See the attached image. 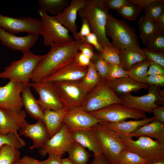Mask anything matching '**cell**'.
Returning <instances> with one entry per match:
<instances>
[{
    "label": "cell",
    "mask_w": 164,
    "mask_h": 164,
    "mask_svg": "<svg viewBox=\"0 0 164 164\" xmlns=\"http://www.w3.org/2000/svg\"><path fill=\"white\" fill-rule=\"evenodd\" d=\"M156 22L159 30L161 32H164V12L159 17Z\"/></svg>",
    "instance_id": "56"
},
{
    "label": "cell",
    "mask_w": 164,
    "mask_h": 164,
    "mask_svg": "<svg viewBox=\"0 0 164 164\" xmlns=\"http://www.w3.org/2000/svg\"><path fill=\"white\" fill-rule=\"evenodd\" d=\"M92 62L101 80H106L108 74V63L101 56L100 53H96Z\"/></svg>",
    "instance_id": "42"
},
{
    "label": "cell",
    "mask_w": 164,
    "mask_h": 164,
    "mask_svg": "<svg viewBox=\"0 0 164 164\" xmlns=\"http://www.w3.org/2000/svg\"><path fill=\"white\" fill-rule=\"evenodd\" d=\"M24 85L22 82L10 80L0 86V108L16 112L22 110L21 93Z\"/></svg>",
    "instance_id": "13"
},
{
    "label": "cell",
    "mask_w": 164,
    "mask_h": 164,
    "mask_svg": "<svg viewBox=\"0 0 164 164\" xmlns=\"http://www.w3.org/2000/svg\"><path fill=\"white\" fill-rule=\"evenodd\" d=\"M107 7L117 11L123 6L129 3V0H104Z\"/></svg>",
    "instance_id": "47"
},
{
    "label": "cell",
    "mask_w": 164,
    "mask_h": 164,
    "mask_svg": "<svg viewBox=\"0 0 164 164\" xmlns=\"http://www.w3.org/2000/svg\"><path fill=\"white\" fill-rule=\"evenodd\" d=\"M53 83L59 100L64 108L70 110L81 107L87 93L79 81Z\"/></svg>",
    "instance_id": "10"
},
{
    "label": "cell",
    "mask_w": 164,
    "mask_h": 164,
    "mask_svg": "<svg viewBox=\"0 0 164 164\" xmlns=\"http://www.w3.org/2000/svg\"><path fill=\"white\" fill-rule=\"evenodd\" d=\"M91 128L99 141L102 153L112 164H114L120 153L126 149L120 137L99 122Z\"/></svg>",
    "instance_id": "8"
},
{
    "label": "cell",
    "mask_w": 164,
    "mask_h": 164,
    "mask_svg": "<svg viewBox=\"0 0 164 164\" xmlns=\"http://www.w3.org/2000/svg\"><path fill=\"white\" fill-rule=\"evenodd\" d=\"M149 162L137 154L125 149L120 153L114 164H146Z\"/></svg>",
    "instance_id": "35"
},
{
    "label": "cell",
    "mask_w": 164,
    "mask_h": 164,
    "mask_svg": "<svg viewBox=\"0 0 164 164\" xmlns=\"http://www.w3.org/2000/svg\"><path fill=\"white\" fill-rule=\"evenodd\" d=\"M27 114L23 110L16 112L0 108V134L10 133L20 136L17 131L25 124Z\"/></svg>",
    "instance_id": "17"
},
{
    "label": "cell",
    "mask_w": 164,
    "mask_h": 164,
    "mask_svg": "<svg viewBox=\"0 0 164 164\" xmlns=\"http://www.w3.org/2000/svg\"><path fill=\"white\" fill-rule=\"evenodd\" d=\"M80 40L91 44L100 53L102 50V46L99 43L96 36L92 32L87 36L83 38Z\"/></svg>",
    "instance_id": "46"
},
{
    "label": "cell",
    "mask_w": 164,
    "mask_h": 164,
    "mask_svg": "<svg viewBox=\"0 0 164 164\" xmlns=\"http://www.w3.org/2000/svg\"><path fill=\"white\" fill-rule=\"evenodd\" d=\"M145 84L148 86L164 87V75H150L147 76Z\"/></svg>",
    "instance_id": "44"
},
{
    "label": "cell",
    "mask_w": 164,
    "mask_h": 164,
    "mask_svg": "<svg viewBox=\"0 0 164 164\" xmlns=\"http://www.w3.org/2000/svg\"><path fill=\"white\" fill-rule=\"evenodd\" d=\"M120 50L112 45L104 46L100 54L108 63L121 65L120 59Z\"/></svg>",
    "instance_id": "37"
},
{
    "label": "cell",
    "mask_w": 164,
    "mask_h": 164,
    "mask_svg": "<svg viewBox=\"0 0 164 164\" xmlns=\"http://www.w3.org/2000/svg\"><path fill=\"white\" fill-rule=\"evenodd\" d=\"M73 61L79 66L84 67H87L92 62L90 59L80 52L76 54Z\"/></svg>",
    "instance_id": "48"
},
{
    "label": "cell",
    "mask_w": 164,
    "mask_h": 164,
    "mask_svg": "<svg viewBox=\"0 0 164 164\" xmlns=\"http://www.w3.org/2000/svg\"><path fill=\"white\" fill-rule=\"evenodd\" d=\"M108 11L104 0H86L85 6L78 11L81 19L88 22L91 32L96 35L102 47L112 45L105 32Z\"/></svg>",
    "instance_id": "2"
},
{
    "label": "cell",
    "mask_w": 164,
    "mask_h": 164,
    "mask_svg": "<svg viewBox=\"0 0 164 164\" xmlns=\"http://www.w3.org/2000/svg\"><path fill=\"white\" fill-rule=\"evenodd\" d=\"M122 102L119 97L113 91L109 82L103 80L87 93L81 108L84 111L90 113Z\"/></svg>",
    "instance_id": "5"
},
{
    "label": "cell",
    "mask_w": 164,
    "mask_h": 164,
    "mask_svg": "<svg viewBox=\"0 0 164 164\" xmlns=\"http://www.w3.org/2000/svg\"><path fill=\"white\" fill-rule=\"evenodd\" d=\"M62 164H75L68 158L61 159Z\"/></svg>",
    "instance_id": "57"
},
{
    "label": "cell",
    "mask_w": 164,
    "mask_h": 164,
    "mask_svg": "<svg viewBox=\"0 0 164 164\" xmlns=\"http://www.w3.org/2000/svg\"><path fill=\"white\" fill-rule=\"evenodd\" d=\"M30 87L24 85L21 93L25 111L30 116L37 121L43 120L44 111L38 100L35 98L32 93Z\"/></svg>",
    "instance_id": "27"
},
{
    "label": "cell",
    "mask_w": 164,
    "mask_h": 164,
    "mask_svg": "<svg viewBox=\"0 0 164 164\" xmlns=\"http://www.w3.org/2000/svg\"><path fill=\"white\" fill-rule=\"evenodd\" d=\"M87 67L80 66L73 60L42 81L55 82L80 81L86 75Z\"/></svg>",
    "instance_id": "21"
},
{
    "label": "cell",
    "mask_w": 164,
    "mask_h": 164,
    "mask_svg": "<svg viewBox=\"0 0 164 164\" xmlns=\"http://www.w3.org/2000/svg\"><path fill=\"white\" fill-rule=\"evenodd\" d=\"M137 24L140 38L145 46L155 35L161 32L159 30L156 21L145 15L140 18Z\"/></svg>",
    "instance_id": "29"
},
{
    "label": "cell",
    "mask_w": 164,
    "mask_h": 164,
    "mask_svg": "<svg viewBox=\"0 0 164 164\" xmlns=\"http://www.w3.org/2000/svg\"><path fill=\"white\" fill-rule=\"evenodd\" d=\"M30 87L39 94L38 102L43 111L47 110H57L64 107L60 101L52 82H31Z\"/></svg>",
    "instance_id": "15"
},
{
    "label": "cell",
    "mask_w": 164,
    "mask_h": 164,
    "mask_svg": "<svg viewBox=\"0 0 164 164\" xmlns=\"http://www.w3.org/2000/svg\"><path fill=\"white\" fill-rule=\"evenodd\" d=\"M154 120L155 118L153 117L118 123L104 121H100L99 123L112 130L119 136H123L133 132L140 127Z\"/></svg>",
    "instance_id": "24"
},
{
    "label": "cell",
    "mask_w": 164,
    "mask_h": 164,
    "mask_svg": "<svg viewBox=\"0 0 164 164\" xmlns=\"http://www.w3.org/2000/svg\"><path fill=\"white\" fill-rule=\"evenodd\" d=\"M48 158L41 161L43 164H62L61 157L53 153L48 154Z\"/></svg>",
    "instance_id": "52"
},
{
    "label": "cell",
    "mask_w": 164,
    "mask_h": 164,
    "mask_svg": "<svg viewBox=\"0 0 164 164\" xmlns=\"http://www.w3.org/2000/svg\"><path fill=\"white\" fill-rule=\"evenodd\" d=\"M89 113L101 121L114 123L125 121L129 118L138 120L147 117L145 113L121 104H113Z\"/></svg>",
    "instance_id": "11"
},
{
    "label": "cell",
    "mask_w": 164,
    "mask_h": 164,
    "mask_svg": "<svg viewBox=\"0 0 164 164\" xmlns=\"http://www.w3.org/2000/svg\"><path fill=\"white\" fill-rule=\"evenodd\" d=\"M11 145L19 150L25 146L26 143L20 136H18L14 133L0 134V150L3 145Z\"/></svg>",
    "instance_id": "38"
},
{
    "label": "cell",
    "mask_w": 164,
    "mask_h": 164,
    "mask_svg": "<svg viewBox=\"0 0 164 164\" xmlns=\"http://www.w3.org/2000/svg\"><path fill=\"white\" fill-rule=\"evenodd\" d=\"M144 50L146 57L151 62L164 67V52L153 51L145 48Z\"/></svg>",
    "instance_id": "43"
},
{
    "label": "cell",
    "mask_w": 164,
    "mask_h": 164,
    "mask_svg": "<svg viewBox=\"0 0 164 164\" xmlns=\"http://www.w3.org/2000/svg\"><path fill=\"white\" fill-rule=\"evenodd\" d=\"M86 4V0H72L70 4L59 15L54 16L56 19L70 31L75 40H79L76 23L77 12Z\"/></svg>",
    "instance_id": "18"
},
{
    "label": "cell",
    "mask_w": 164,
    "mask_h": 164,
    "mask_svg": "<svg viewBox=\"0 0 164 164\" xmlns=\"http://www.w3.org/2000/svg\"><path fill=\"white\" fill-rule=\"evenodd\" d=\"M13 164H25L21 162L19 160L15 162Z\"/></svg>",
    "instance_id": "59"
},
{
    "label": "cell",
    "mask_w": 164,
    "mask_h": 164,
    "mask_svg": "<svg viewBox=\"0 0 164 164\" xmlns=\"http://www.w3.org/2000/svg\"><path fill=\"white\" fill-rule=\"evenodd\" d=\"M73 141L72 132L69 131L66 125L63 123L60 129L39 149L38 152L42 156L47 154L53 153L62 157Z\"/></svg>",
    "instance_id": "14"
},
{
    "label": "cell",
    "mask_w": 164,
    "mask_h": 164,
    "mask_svg": "<svg viewBox=\"0 0 164 164\" xmlns=\"http://www.w3.org/2000/svg\"><path fill=\"white\" fill-rule=\"evenodd\" d=\"M142 10L138 6L130 2L117 11L125 19L134 20L139 15Z\"/></svg>",
    "instance_id": "39"
},
{
    "label": "cell",
    "mask_w": 164,
    "mask_h": 164,
    "mask_svg": "<svg viewBox=\"0 0 164 164\" xmlns=\"http://www.w3.org/2000/svg\"><path fill=\"white\" fill-rule=\"evenodd\" d=\"M150 62L147 59L135 64L128 71V76L136 81L145 84Z\"/></svg>",
    "instance_id": "33"
},
{
    "label": "cell",
    "mask_w": 164,
    "mask_h": 164,
    "mask_svg": "<svg viewBox=\"0 0 164 164\" xmlns=\"http://www.w3.org/2000/svg\"><path fill=\"white\" fill-rule=\"evenodd\" d=\"M90 164H112L102 154L94 155V158Z\"/></svg>",
    "instance_id": "53"
},
{
    "label": "cell",
    "mask_w": 164,
    "mask_h": 164,
    "mask_svg": "<svg viewBox=\"0 0 164 164\" xmlns=\"http://www.w3.org/2000/svg\"><path fill=\"white\" fill-rule=\"evenodd\" d=\"M120 59L124 69L128 71L135 64L148 59L139 46L120 50Z\"/></svg>",
    "instance_id": "28"
},
{
    "label": "cell",
    "mask_w": 164,
    "mask_h": 164,
    "mask_svg": "<svg viewBox=\"0 0 164 164\" xmlns=\"http://www.w3.org/2000/svg\"><path fill=\"white\" fill-rule=\"evenodd\" d=\"M81 40H75L67 45H53L43 55L33 73L32 82L42 81L56 71L72 61L78 52Z\"/></svg>",
    "instance_id": "1"
},
{
    "label": "cell",
    "mask_w": 164,
    "mask_h": 164,
    "mask_svg": "<svg viewBox=\"0 0 164 164\" xmlns=\"http://www.w3.org/2000/svg\"><path fill=\"white\" fill-rule=\"evenodd\" d=\"M130 2L140 7L142 10L144 9L153 0H129Z\"/></svg>",
    "instance_id": "55"
},
{
    "label": "cell",
    "mask_w": 164,
    "mask_h": 164,
    "mask_svg": "<svg viewBox=\"0 0 164 164\" xmlns=\"http://www.w3.org/2000/svg\"><path fill=\"white\" fill-rule=\"evenodd\" d=\"M101 80L93 63L91 62L87 67L86 74L79 81L84 89L88 93L94 88Z\"/></svg>",
    "instance_id": "32"
},
{
    "label": "cell",
    "mask_w": 164,
    "mask_h": 164,
    "mask_svg": "<svg viewBox=\"0 0 164 164\" xmlns=\"http://www.w3.org/2000/svg\"><path fill=\"white\" fill-rule=\"evenodd\" d=\"M105 32L106 36L112 40V45L120 50L139 46L134 28L125 20L118 19L109 13Z\"/></svg>",
    "instance_id": "3"
},
{
    "label": "cell",
    "mask_w": 164,
    "mask_h": 164,
    "mask_svg": "<svg viewBox=\"0 0 164 164\" xmlns=\"http://www.w3.org/2000/svg\"><path fill=\"white\" fill-rule=\"evenodd\" d=\"M19 136L23 135L30 138L32 144L29 149L32 150L41 148L49 139L46 126L43 120L37 121L34 124L27 123L19 130Z\"/></svg>",
    "instance_id": "20"
},
{
    "label": "cell",
    "mask_w": 164,
    "mask_h": 164,
    "mask_svg": "<svg viewBox=\"0 0 164 164\" xmlns=\"http://www.w3.org/2000/svg\"><path fill=\"white\" fill-rule=\"evenodd\" d=\"M0 28L13 34L25 32L41 35L43 32L41 19L28 16L14 18L0 14Z\"/></svg>",
    "instance_id": "12"
},
{
    "label": "cell",
    "mask_w": 164,
    "mask_h": 164,
    "mask_svg": "<svg viewBox=\"0 0 164 164\" xmlns=\"http://www.w3.org/2000/svg\"><path fill=\"white\" fill-rule=\"evenodd\" d=\"M79 50L92 61L95 57L96 53L94 52V47L91 44L81 41Z\"/></svg>",
    "instance_id": "45"
},
{
    "label": "cell",
    "mask_w": 164,
    "mask_h": 164,
    "mask_svg": "<svg viewBox=\"0 0 164 164\" xmlns=\"http://www.w3.org/2000/svg\"><path fill=\"white\" fill-rule=\"evenodd\" d=\"M81 26L79 32H78V36L80 40L87 36L91 32L89 25L85 19H82Z\"/></svg>",
    "instance_id": "50"
},
{
    "label": "cell",
    "mask_w": 164,
    "mask_h": 164,
    "mask_svg": "<svg viewBox=\"0 0 164 164\" xmlns=\"http://www.w3.org/2000/svg\"><path fill=\"white\" fill-rule=\"evenodd\" d=\"M147 94L140 96H134L131 94L119 97L122 104L131 108L151 113L158 107L157 103H163L164 90L159 87L149 86Z\"/></svg>",
    "instance_id": "9"
},
{
    "label": "cell",
    "mask_w": 164,
    "mask_h": 164,
    "mask_svg": "<svg viewBox=\"0 0 164 164\" xmlns=\"http://www.w3.org/2000/svg\"><path fill=\"white\" fill-rule=\"evenodd\" d=\"M127 76L128 71L125 70L121 65L108 63L107 76L106 80L108 82Z\"/></svg>",
    "instance_id": "41"
},
{
    "label": "cell",
    "mask_w": 164,
    "mask_h": 164,
    "mask_svg": "<svg viewBox=\"0 0 164 164\" xmlns=\"http://www.w3.org/2000/svg\"><path fill=\"white\" fill-rule=\"evenodd\" d=\"M147 75V76L150 75H164V67L151 62Z\"/></svg>",
    "instance_id": "49"
},
{
    "label": "cell",
    "mask_w": 164,
    "mask_h": 164,
    "mask_svg": "<svg viewBox=\"0 0 164 164\" xmlns=\"http://www.w3.org/2000/svg\"><path fill=\"white\" fill-rule=\"evenodd\" d=\"M108 82L113 91L120 96L131 94L132 92H137L142 89H147L149 87L148 85L136 81L128 76Z\"/></svg>",
    "instance_id": "23"
},
{
    "label": "cell",
    "mask_w": 164,
    "mask_h": 164,
    "mask_svg": "<svg viewBox=\"0 0 164 164\" xmlns=\"http://www.w3.org/2000/svg\"><path fill=\"white\" fill-rule=\"evenodd\" d=\"M125 149L134 152L149 162L164 158V147L158 141L145 136L136 140L126 136H119Z\"/></svg>",
    "instance_id": "7"
},
{
    "label": "cell",
    "mask_w": 164,
    "mask_h": 164,
    "mask_svg": "<svg viewBox=\"0 0 164 164\" xmlns=\"http://www.w3.org/2000/svg\"><path fill=\"white\" fill-rule=\"evenodd\" d=\"M100 121L81 107H77L69 110L64 117L63 123L72 132L76 130L91 128Z\"/></svg>",
    "instance_id": "16"
},
{
    "label": "cell",
    "mask_w": 164,
    "mask_h": 164,
    "mask_svg": "<svg viewBox=\"0 0 164 164\" xmlns=\"http://www.w3.org/2000/svg\"><path fill=\"white\" fill-rule=\"evenodd\" d=\"M19 160L25 164H43L41 161L27 155L24 156Z\"/></svg>",
    "instance_id": "54"
},
{
    "label": "cell",
    "mask_w": 164,
    "mask_h": 164,
    "mask_svg": "<svg viewBox=\"0 0 164 164\" xmlns=\"http://www.w3.org/2000/svg\"><path fill=\"white\" fill-rule=\"evenodd\" d=\"M72 137L74 141L92 152L94 155L102 153L99 141L91 128L74 131Z\"/></svg>",
    "instance_id": "22"
},
{
    "label": "cell",
    "mask_w": 164,
    "mask_h": 164,
    "mask_svg": "<svg viewBox=\"0 0 164 164\" xmlns=\"http://www.w3.org/2000/svg\"><path fill=\"white\" fill-rule=\"evenodd\" d=\"M37 12L42 23L41 35L43 37L44 46L65 45L74 41L75 40L70 35L68 30L58 22L54 16L48 15L46 12L40 9Z\"/></svg>",
    "instance_id": "6"
},
{
    "label": "cell",
    "mask_w": 164,
    "mask_h": 164,
    "mask_svg": "<svg viewBox=\"0 0 164 164\" xmlns=\"http://www.w3.org/2000/svg\"><path fill=\"white\" fill-rule=\"evenodd\" d=\"M39 35L28 34L24 36H18L0 28V41L10 49L20 51L23 54L30 50L36 42Z\"/></svg>",
    "instance_id": "19"
},
{
    "label": "cell",
    "mask_w": 164,
    "mask_h": 164,
    "mask_svg": "<svg viewBox=\"0 0 164 164\" xmlns=\"http://www.w3.org/2000/svg\"><path fill=\"white\" fill-rule=\"evenodd\" d=\"M155 120L164 124V106H158L152 111Z\"/></svg>",
    "instance_id": "51"
},
{
    "label": "cell",
    "mask_w": 164,
    "mask_h": 164,
    "mask_svg": "<svg viewBox=\"0 0 164 164\" xmlns=\"http://www.w3.org/2000/svg\"><path fill=\"white\" fill-rule=\"evenodd\" d=\"M23 54L21 59L13 61L0 73V78L20 82L30 87L33 73L43 55L34 54L30 50Z\"/></svg>",
    "instance_id": "4"
},
{
    "label": "cell",
    "mask_w": 164,
    "mask_h": 164,
    "mask_svg": "<svg viewBox=\"0 0 164 164\" xmlns=\"http://www.w3.org/2000/svg\"><path fill=\"white\" fill-rule=\"evenodd\" d=\"M19 149L9 145H3L0 150V164H13L20 159Z\"/></svg>",
    "instance_id": "34"
},
{
    "label": "cell",
    "mask_w": 164,
    "mask_h": 164,
    "mask_svg": "<svg viewBox=\"0 0 164 164\" xmlns=\"http://www.w3.org/2000/svg\"><path fill=\"white\" fill-rule=\"evenodd\" d=\"M125 136L132 138L141 136L153 138L164 147V124L154 120Z\"/></svg>",
    "instance_id": "26"
},
{
    "label": "cell",
    "mask_w": 164,
    "mask_h": 164,
    "mask_svg": "<svg viewBox=\"0 0 164 164\" xmlns=\"http://www.w3.org/2000/svg\"><path fill=\"white\" fill-rule=\"evenodd\" d=\"M149 50L164 52V32H159L155 35L145 45Z\"/></svg>",
    "instance_id": "40"
},
{
    "label": "cell",
    "mask_w": 164,
    "mask_h": 164,
    "mask_svg": "<svg viewBox=\"0 0 164 164\" xmlns=\"http://www.w3.org/2000/svg\"><path fill=\"white\" fill-rule=\"evenodd\" d=\"M66 152L68 158L75 164H86L90 156L85 148L75 141L71 144Z\"/></svg>",
    "instance_id": "30"
},
{
    "label": "cell",
    "mask_w": 164,
    "mask_h": 164,
    "mask_svg": "<svg viewBox=\"0 0 164 164\" xmlns=\"http://www.w3.org/2000/svg\"><path fill=\"white\" fill-rule=\"evenodd\" d=\"M69 109L64 108L57 110H47L44 111L43 121L50 138L61 128L63 121Z\"/></svg>",
    "instance_id": "25"
},
{
    "label": "cell",
    "mask_w": 164,
    "mask_h": 164,
    "mask_svg": "<svg viewBox=\"0 0 164 164\" xmlns=\"http://www.w3.org/2000/svg\"><path fill=\"white\" fill-rule=\"evenodd\" d=\"M144 10L145 16L156 21L164 12V1L153 0Z\"/></svg>",
    "instance_id": "36"
},
{
    "label": "cell",
    "mask_w": 164,
    "mask_h": 164,
    "mask_svg": "<svg viewBox=\"0 0 164 164\" xmlns=\"http://www.w3.org/2000/svg\"><path fill=\"white\" fill-rule=\"evenodd\" d=\"M38 4L40 9L49 12L52 16L60 13L68 5V0H39Z\"/></svg>",
    "instance_id": "31"
},
{
    "label": "cell",
    "mask_w": 164,
    "mask_h": 164,
    "mask_svg": "<svg viewBox=\"0 0 164 164\" xmlns=\"http://www.w3.org/2000/svg\"><path fill=\"white\" fill-rule=\"evenodd\" d=\"M146 164H164V158L160 159L157 160L149 162Z\"/></svg>",
    "instance_id": "58"
}]
</instances>
